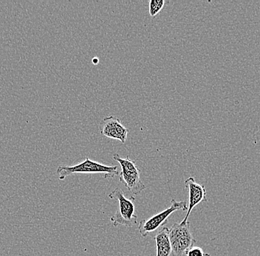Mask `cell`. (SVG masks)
Masks as SVG:
<instances>
[{
  "mask_svg": "<svg viewBox=\"0 0 260 256\" xmlns=\"http://www.w3.org/2000/svg\"><path fill=\"white\" fill-rule=\"evenodd\" d=\"M184 256H210V254L205 253L201 247L193 246L186 251Z\"/></svg>",
  "mask_w": 260,
  "mask_h": 256,
  "instance_id": "10",
  "label": "cell"
},
{
  "mask_svg": "<svg viewBox=\"0 0 260 256\" xmlns=\"http://www.w3.org/2000/svg\"><path fill=\"white\" fill-rule=\"evenodd\" d=\"M164 0H151L149 1V14L154 17L161 11L165 5Z\"/></svg>",
  "mask_w": 260,
  "mask_h": 256,
  "instance_id": "9",
  "label": "cell"
},
{
  "mask_svg": "<svg viewBox=\"0 0 260 256\" xmlns=\"http://www.w3.org/2000/svg\"><path fill=\"white\" fill-rule=\"evenodd\" d=\"M113 159L119 163L121 171L118 177L129 192L134 195L141 194L145 190L146 186L141 179V170L136 165V162L130 160L129 156L121 158L118 154L113 155Z\"/></svg>",
  "mask_w": 260,
  "mask_h": 256,
  "instance_id": "3",
  "label": "cell"
},
{
  "mask_svg": "<svg viewBox=\"0 0 260 256\" xmlns=\"http://www.w3.org/2000/svg\"><path fill=\"white\" fill-rule=\"evenodd\" d=\"M109 197L112 199H116L118 202V208L115 214L112 215L110 222L114 227L119 225L132 227L137 225V215H136V198L133 196L126 197L124 192L121 189H115L109 194Z\"/></svg>",
  "mask_w": 260,
  "mask_h": 256,
  "instance_id": "1",
  "label": "cell"
},
{
  "mask_svg": "<svg viewBox=\"0 0 260 256\" xmlns=\"http://www.w3.org/2000/svg\"><path fill=\"white\" fill-rule=\"evenodd\" d=\"M185 186L188 191V205L187 206L186 216L182 220L181 225L188 222L190 213L197 205L203 202H207L206 188L195 181L194 177H189L184 182Z\"/></svg>",
  "mask_w": 260,
  "mask_h": 256,
  "instance_id": "7",
  "label": "cell"
},
{
  "mask_svg": "<svg viewBox=\"0 0 260 256\" xmlns=\"http://www.w3.org/2000/svg\"><path fill=\"white\" fill-rule=\"evenodd\" d=\"M188 203L186 201H178L172 199L171 205L165 210L149 217L147 220H141L138 225V231L143 237H146L152 232H154L161 228L167 223L169 218L172 213L178 210H187Z\"/></svg>",
  "mask_w": 260,
  "mask_h": 256,
  "instance_id": "4",
  "label": "cell"
},
{
  "mask_svg": "<svg viewBox=\"0 0 260 256\" xmlns=\"http://www.w3.org/2000/svg\"><path fill=\"white\" fill-rule=\"evenodd\" d=\"M154 239L157 249L156 256H174L168 228L164 227L160 231L157 232Z\"/></svg>",
  "mask_w": 260,
  "mask_h": 256,
  "instance_id": "8",
  "label": "cell"
},
{
  "mask_svg": "<svg viewBox=\"0 0 260 256\" xmlns=\"http://www.w3.org/2000/svg\"><path fill=\"white\" fill-rule=\"evenodd\" d=\"M56 173L60 180L75 174H104L105 178H113L119 175L118 166L102 164L89 160L88 157H86L85 160L79 164L58 166Z\"/></svg>",
  "mask_w": 260,
  "mask_h": 256,
  "instance_id": "2",
  "label": "cell"
},
{
  "mask_svg": "<svg viewBox=\"0 0 260 256\" xmlns=\"http://www.w3.org/2000/svg\"><path fill=\"white\" fill-rule=\"evenodd\" d=\"M169 236L174 256H183L187 250L194 246L196 241L190 231L189 222L181 225L175 223L169 229Z\"/></svg>",
  "mask_w": 260,
  "mask_h": 256,
  "instance_id": "5",
  "label": "cell"
},
{
  "mask_svg": "<svg viewBox=\"0 0 260 256\" xmlns=\"http://www.w3.org/2000/svg\"><path fill=\"white\" fill-rule=\"evenodd\" d=\"M99 62V59L98 58H93V59H92V63H93L94 64H98Z\"/></svg>",
  "mask_w": 260,
  "mask_h": 256,
  "instance_id": "11",
  "label": "cell"
},
{
  "mask_svg": "<svg viewBox=\"0 0 260 256\" xmlns=\"http://www.w3.org/2000/svg\"><path fill=\"white\" fill-rule=\"evenodd\" d=\"M99 130L101 134L108 138L119 140L122 143L126 142L128 129L121 124L119 118L114 116L106 117L100 122Z\"/></svg>",
  "mask_w": 260,
  "mask_h": 256,
  "instance_id": "6",
  "label": "cell"
}]
</instances>
